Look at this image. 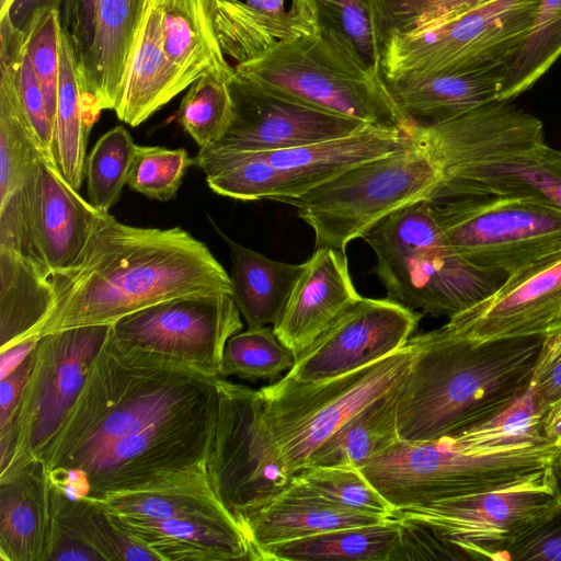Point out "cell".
Segmentation results:
<instances>
[{
	"mask_svg": "<svg viewBox=\"0 0 561 561\" xmlns=\"http://www.w3.org/2000/svg\"><path fill=\"white\" fill-rule=\"evenodd\" d=\"M233 114L222 138L210 147L263 152L314 145L355 134L368 123L291 99L237 73L228 81Z\"/></svg>",
	"mask_w": 561,
	"mask_h": 561,
	"instance_id": "17",
	"label": "cell"
},
{
	"mask_svg": "<svg viewBox=\"0 0 561 561\" xmlns=\"http://www.w3.org/2000/svg\"><path fill=\"white\" fill-rule=\"evenodd\" d=\"M449 247L471 264L504 276L561 252V208L520 196L432 202Z\"/></svg>",
	"mask_w": 561,
	"mask_h": 561,
	"instance_id": "12",
	"label": "cell"
},
{
	"mask_svg": "<svg viewBox=\"0 0 561 561\" xmlns=\"http://www.w3.org/2000/svg\"><path fill=\"white\" fill-rule=\"evenodd\" d=\"M211 11L220 47L237 65L320 27L314 0H290L289 9L279 13L256 10L241 0H211Z\"/></svg>",
	"mask_w": 561,
	"mask_h": 561,
	"instance_id": "25",
	"label": "cell"
},
{
	"mask_svg": "<svg viewBox=\"0 0 561 561\" xmlns=\"http://www.w3.org/2000/svg\"><path fill=\"white\" fill-rule=\"evenodd\" d=\"M320 22L342 32L373 70L382 73L383 39L376 0H314Z\"/></svg>",
	"mask_w": 561,
	"mask_h": 561,
	"instance_id": "41",
	"label": "cell"
},
{
	"mask_svg": "<svg viewBox=\"0 0 561 561\" xmlns=\"http://www.w3.org/2000/svg\"><path fill=\"white\" fill-rule=\"evenodd\" d=\"M542 335L479 342L442 327L411 336L415 354L397 389L400 439L436 440L504 411L527 391Z\"/></svg>",
	"mask_w": 561,
	"mask_h": 561,
	"instance_id": "3",
	"label": "cell"
},
{
	"mask_svg": "<svg viewBox=\"0 0 561 561\" xmlns=\"http://www.w3.org/2000/svg\"><path fill=\"white\" fill-rule=\"evenodd\" d=\"M250 7L270 13H279L285 11L284 0H247Z\"/></svg>",
	"mask_w": 561,
	"mask_h": 561,
	"instance_id": "55",
	"label": "cell"
},
{
	"mask_svg": "<svg viewBox=\"0 0 561 561\" xmlns=\"http://www.w3.org/2000/svg\"><path fill=\"white\" fill-rule=\"evenodd\" d=\"M415 354L411 337L392 354L354 371L313 382L286 375L260 389L265 420L293 474L365 407L396 389Z\"/></svg>",
	"mask_w": 561,
	"mask_h": 561,
	"instance_id": "10",
	"label": "cell"
},
{
	"mask_svg": "<svg viewBox=\"0 0 561 561\" xmlns=\"http://www.w3.org/2000/svg\"><path fill=\"white\" fill-rule=\"evenodd\" d=\"M422 316L389 297H360L297 356L286 376L321 381L375 363L404 346Z\"/></svg>",
	"mask_w": 561,
	"mask_h": 561,
	"instance_id": "18",
	"label": "cell"
},
{
	"mask_svg": "<svg viewBox=\"0 0 561 561\" xmlns=\"http://www.w3.org/2000/svg\"><path fill=\"white\" fill-rule=\"evenodd\" d=\"M362 239L376 255L387 297L423 314L451 318L491 295L506 276L480 268L445 240L432 201L405 205Z\"/></svg>",
	"mask_w": 561,
	"mask_h": 561,
	"instance_id": "5",
	"label": "cell"
},
{
	"mask_svg": "<svg viewBox=\"0 0 561 561\" xmlns=\"http://www.w3.org/2000/svg\"><path fill=\"white\" fill-rule=\"evenodd\" d=\"M48 471L33 459L0 473V560L47 561L51 538Z\"/></svg>",
	"mask_w": 561,
	"mask_h": 561,
	"instance_id": "23",
	"label": "cell"
},
{
	"mask_svg": "<svg viewBox=\"0 0 561 561\" xmlns=\"http://www.w3.org/2000/svg\"><path fill=\"white\" fill-rule=\"evenodd\" d=\"M218 407V378L137 364L106 342L42 461L84 471L95 501L185 482L207 474Z\"/></svg>",
	"mask_w": 561,
	"mask_h": 561,
	"instance_id": "1",
	"label": "cell"
},
{
	"mask_svg": "<svg viewBox=\"0 0 561 561\" xmlns=\"http://www.w3.org/2000/svg\"><path fill=\"white\" fill-rule=\"evenodd\" d=\"M294 476L319 495L345 508L380 517H393L397 511L359 469L308 466Z\"/></svg>",
	"mask_w": 561,
	"mask_h": 561,
	"instance_id": "40",
	"label": "cell"
},
{
	"mask_svg": "<svg viewBox=\"0 0 561 561\" xmlns=\"http://www.w3.org/2000/svg\"><path fill=\"white\" fill-rule=\"evenodd\" d=\"M242 328L232 294L192 295L121 318L107 344L137 364L219 378L226 344Z\"/></svg>",
	"mask_w": 561,
	"mask_h": 561,
	"instance_id": "11",
	"label": "cell"
},
{
	"mask_svg": "<svg viewBox=\"0 0 561 561\" xmlns=\"http://www.w3.org/2000/svg\"><path fill=\"white\" fill-rule=\"evenodd\" d=\"M113 516L160 561H256L237 523Z\"/></svg>",
	"mask_w": 561,
	"mask_h": 561,
	"instance_id": "26",
	"label": "cell"
},
{
	"mask_svg": "<svg viewBox=\"0 0 561 561\" xmlns=\"http://www.w3.org/2000/svg\"><path fill=\"white\" fill-rule=\"evenodd\" d=\"M192 164L194 158L184 148L136 145L127 185L148 198L168 202L176 196Z\"/></svg>",
	"mask_w": 561,
	"mask_h": 561,
	"instance_id": "43",
	"label": "cell"
},
{
	"mask_svg": "<svg viewBox=\"0 0 561 561\" xmlns=\"http://www.w3.org/2000/svg\"><path fill=\"white\" fill-rule=\"evenodd\" d=\"M561 322V252L507 276L443 327L479 342L542 335Z\"/></svg>",
	"mask_w": 561,
	"mask_h": 561,
	"instance_id": "19",
	"label": "cell"
},
{
	"mask_svg": "<svg viewBox=\"0 0 561 561\" xmlns=\"http://www.w3.org/2000/svg\"><path fill=\"white\" fill-rule=\"evenodd\" d=\"M188 88L179 107L178 122L199 148L216 145L233 114L228 81L205 75Z\"/></svg>",
	"mask_w": 561,
	"mask_h": 561,
	"instance_id": "39",
	"label": "cell"
},
{
	"mask_svg": "<svg viewBox=\"0 0 561 561\" xmlns=\"http://www.w3.org/2000/svg\"><path fill=\"white\" fill-rule=\"evenodd\" d=\"M54 306L39 337L113 324L149 306L192 295L232 294L209 248L181 227L144 228L100 213L75 263L51 275Z\"/></svg>",
	"mask_w": 561,
	"mask_h": 561,
	"instance_id": "2",
	"label": "cell"
},
{
	"mask_svg": "<svg viewBox=\"0 0 561 561\" xmlns=\"http://www.w3.org/2000/svg\"><path fill=\"white\" fill-rule=\"evenodd\" d=\"M401 533V520L320 533L257 550V561H390Z\"/></svg>",
	"mask_w": 561,
	"mask_h": 561,
	"instance_id": "31",
	"label": "cell"
},
{
	"mask_svg": "<svg viewBox=\"0 0 561 561\" xmlns=\"http://www.w3.org/2000/svg\"><path fill=\"white\" fill-rule=\"evenodd\" d=\"M527 392L541 416L561 397V322L542 335Z\"/></svg>",
	"mask_w": 561,
	"mask_h": 561,
	"instance_id": "47",
	"label": "cell"
},
{
	"mask_svg": "<svg viewBox=\"0 0 561 561\" xmlns=\"http://www.w3.org/2000/svg\"><path fill=\"white\" fill-rule=\"evenodd\" d=\"M438 171L414 137L401 149L357 164L308 193L284 199L313 230L316 248L344 250L411 203L432 201Z\"/></svg>",
	"mask_w": 561,
	"mask_h": 561,
	"instance_id": "8",
	"label": "cell"
},
{
	"mask_svg": "<svg viewBox=\"0 0 561 561\" xmlns=\"http://www.w3.org/2000/svg\"><path fill=\"white\" fill-rule=\"evenodd\" d=\"M552 470L556 474L560 491H561V450L559 451L558 456L554 458L552 463Z\"/></svg>",
	"mask_w": 561,
	"mask_h": 561,
	"instance_id": "56",
	"label": "cell"
},
{
	"mask_svg": "<svg viewBox=\"0 0 561 561\" xmlns=\"http://www.w3.org/2000/svg\"><path fill=\"white\" fill-rule=\"evenodd\" d=\"M410 136L368 125L350 136L263 152H230L210 146L194 158L209 188L239 201L299 197L363 162L403 148Z\"/></svg>",
	"mask_w": 561,
	"mask_h": 561,
	"instance_id": "9",
	"label": "cell"
},
{
	"mask_svg": "<svg viewBox=\"0 0 561 561\" xmlns=\"http://www.w3.org/2000/svg\"><path fill=\"white\" fill-rule=\"evenodd\" d=\"M16 84L31 136L42 154L56 164L53 150V124L47 115L43 91L26 50L16 72Z\"/></svg>",
	"mask_w": 561,
	"mask_h": 561,
	"instance_id": "46",
	"label": "cell"
},
{
	"mask_svg": "<svg viewBox=\"0 0 561 561\" xmlns=\"http://www.w3.org/2000/svg\"><path fill=\"white\" fill-rule=\"evenodd\" d=\"M164 53L183 87L205 75L229 81L236 69L226 59L213 20L211 0H157Z\"/></svg>",
	"mask_w": 561,
	"mask_h": 561,
	"instance_id": "28",
	"label": "cell"
},
{
	"mask_svg": "<svg viewBox=\"0 0 561 561\" xmlns=\"http://www.w3.org/2000/svg\"><path fill=\"white\" fill-rule=\"evenodd\" d=\"M506 66L387 81L408 118L417 125L445 122L500 101Z\"/></svg>",
	"mask_w": 561,
	"mask_h": 561,
	"instance_id": "27",
	"label": "cell"
},
{
	"mask_svg": "<svg viewBox=\"0 0 561 561\" xmlns=\"http://www.w3.org/2000/svg\"><path fill=\"white\" fill-rule=\"evenodd\" d=\"M439 182L432 202L461 197H533L561 208V149L543 123L512 101H494L455 118L415 124Z\"/></svg>",
	"mask_w": 561,
	"mask_h": 561,
	"instance_id": "4",
	"label": "cell"
},
{
	"mask_svg": "<svg viewBox=\"0 0 561 561\" xmlns=\"http://www.w3.org/2000/svg\"><path fill=\"white\" fill-rule=\"evenodd\" d=\"M33 365L34 350L11 374L0 379V433L9 430L15 422Z\"/></svg>",
	"mask_w": 561,
	"mask_h": 561,
	"instance_id": "51",
	"label": "cell"
},
{
	"mask_svg": "<svg viewBox=\"0 0 561 561\" xmlns=\"http://www.w3.org/2000/svg\"><path fill=\"white\" fill-rule=\"evenodd\" d=\"M11 2L12 0H0V16L7 12Z\"/></svg>",
	"mask_w": 561,
	"mask_h": 561,
	"instance_id": "57",
	"label": "cell"
},
{
	"mask_svg": "<svg viewBox=\"0 0 561 561\" xmlns=\"http://www.w3.org/2000/svg\"><path fill=\"white\" fill-rule=\"evenodd\" d=\"M64 2L65 0H12L3 15H8L13 26L26 34L38 13L58 10L61 14Z\"/></svg>",
	"mask_w": 561,
	"mask_h": 561,
	"instance_id": "52",
	"label": "cell"
},
{
	"mask_svg": "<svg viewBox=\"0 0 561 561\" xmlns=\"http://www.w3.org/2000/svg\"><path fill=\"white\" fill-rule=\"evenodd\" d=\"M38 339H31L0 351V379L20 366L36 346Z\"/></svg>",
	"mask_w": 561,
	"mask_h": 561,
	"instance_id": "53",
	"label": "cell"
},
{
	"mask_svg": "<svg viewBox=\"0 0 561 561\" xmlns=\"http://www.w3.org/2000/svg\"><path fill=\"white\" fill-rule=\"evenodd\" d=\"M61 18L58 10L38 13L25 34V50L41 84L47 115L53 124L58 89V39Z\"/></svg>",
	"mask_w": 561,
	"mask_h": 561,
	"instance_id": "45",
	"label": "cell"
},
{
	"mask_svg": "<svg viewBox=\"0 0 561 561\" xmlns=\"http://www.w3.org/2000/svg\"><path fill=\"white\" fill-rule=\"evenodd\" d=\"M296 362L295 354L276 336L273 327L248 329L232 335L225 347L219 378L274 380Z\"/></svg>",
	"mask_w": 561,
	"mask_h": 561,
	"instance_id": "38",
	"label": "cell"
},
{
	"mask_svg": "<svg viewBox=\"0 0 561 561\" xmlns=\"http://www.w3.org/2000/svg\"><path fill=\"white\" fill-rule=\"evenodd\" d=\"M24 195L39 265L48 277L66 271L83 251L100 211L42 153L31 167Z\"/></svg>",
	"mask_w": 561,
	"mask_h": 561,
	"instance_id": "20",
	"label": "cell"
},
{
	"mask_svg": "<svg viewBox=\"0 0 561 561\" xmlns=\"http://www.w3.org/2000/svg\"><path fill=\"white\" fill-rule=\"evenodd\" d=\"M218 388L207 473L214 493L243 530L294 474L265 420L261 391L226 378H218Z\"/></svg>",
	"mask_w": 561,
	"mask_h": 561,
	"instance_id": "13",
	"label": "cell"
},
{
	"mask_svg": "<svg viewBox=\"0 0 561 561\" xmlns=\"http://www.w3.org/2000/svg\"><path fill=\"white\" fill-rule=\"evenodd\" d=\"M111 324L84 325L41 336L34 365L14 422L16 449L11 463L41 459L55 438L110 335Z\"/></svg>",
	"mask_w": 561,
	"mask_h": 561,
	"instance_id": "16",
	"label": "cell"
},
{
	"mask_svg": "<svg viewBox=\"0 0 561 561\" xmlns=\"http://www.w3.org/2000/svg\"><path fill=\"white\" fill-rule=\"evenodd\" d=\"M400 520L401 533L390 561L465 560L457 550L430 528L413 522Z\"/></svg>",
	"mask_w": 561,
	"mask_h": 561,
	"instance_id": "49",
	"label": "cell"
},
{
	"mask_svg": "<svg viewBox=\"0 0 561 561\" xmlns=\"http://www.w3.org/2000/svg\"><path fill=\"white\" fill-rule=\"evenodd\" d=\"M148 0H96L94 41L78 64L87 110L95 123L121 102Z\"/></svg>",
	"mask_w": 561,
	"mask_h": 561,
	"instance_id": "22",
	"label": "cell"
},
{
	"mask_svg": "<svg viewBox=\"0 0 561 561\" xmlns=\"http://www.w3.org/2000/svg\"><path fill=\"white\" fill-rule=\"evenodd\" d=\"M360 297L345 251L316 248L273 330L297 358Z\"/></svg>",
	"mask_w": 561,
	"mask_h": 561,
	"instance_id": "21",
	"label": "cell"
},
{
	"mask_svg": "<svg viewBox=\"0 0 561 561\" xmlns=\"http://www.w3.org/2000/svg\"><path fill=\"white\" fill-rule=\"evenodd\" d=\"M136 144L129 131L118 125L103 134L85 160L88 201L106 214L118 202L127 184Z\"/></svg>",
	"mask_w": 561,
	"mask_h": 561,
	"instance_id": "37",
	"label": "cell"
},
{
	"mask_svg": "<svg viewBox=\"0 0 561 561\" xmlns=\"http://www.w3.org/2000/svg\"><path fill=\"white\" fill-rule=\"evenodd\" d=\"M398 387L343 424L312 454L306 467L362 469L374 457L397 443L400 439L397 425Z\"/></svg>",
	"mask_w": 561,
	"mask_h": 561,
	"instance_id": "34",
	"label": "cell"
},
{
	"mask_svg": "<svg viewBox=\"0 0 561 561\" xmlns=\"http://www.w3.org/2000/svg\"><path fill=\"white\" fill-rule=\"evenodd\" d=\"M561 507L552 467L499 489L397 510L430 528L465 560L504 561L506 549Z\"/></svg>",
	"mask_w": 561,
	"mask_h": 561,
	"instance_id": "15",
	"label": "cell"
},
{
	"mask_svg": "<svg viewBox=\"0 0 561 561\" xmlns=\"http://www.w3.org/2000/svg\"><path fill=\"white\" fill-rule=\"evenodd\" d=\"M560 449L546 437L481 448L399 439L359 470L400 510L499 489L552 467Z\"/></svg>",
	"mask_w": 561,
	"mask_h": 561,
	"instance_id": "6",
	"label": "cell"
},
{
	"mask_svg": "<svg viewBox=\"0 0 561 561\" xmlns=\"http://www.w3.org/2000/svg\"><path fill=\"white\" fill-rule=\"evenodd\" d=\"M387 518L334 504L294 476L283 492L247 520L243 531L257 561V550L265 546Z\"/></svg>",
	"mask_w": 561,
	"mask_h": 561,
	"instance_id": "24",
	"label": "cell"
},
{
	"mask_svg": "<svg viewBox=\"0 0 561 561\" xmlns=\"http://www.w3.org/2000/svg\"><path fill=\"white\" fill-rule=\"evenodd\" d=\"M216 229L229 248L232 296L248 329L273 325L280 317L305 263L272 260Z\"/></svg>",
	"mask_w": 561,
	"mask_h": 561,
	"instance_id": "30",
	"label": "cell"
},
{
	"mask_svg": "<svg viewBox=\"0 0 561 561\" xmlns=\"http://www.w3.org/2000/svg\"><path fill=\"white\" fill-rule=\"evenodd\" d=\"M561 57V0H539L535 22L508 64L500 101L529 90Z\"/></svg>",
	"mask_w": 561,
	"mask_h": 561,
	"instance_id": "36",
	"label": "cell"
},
{
	"mask_svg": "<svg viewBox=\"0 0 561 561\" xmlns=\"http://www.w3.org/2000/svg\"><path fill=\"white\" fill-rule=\"evenodd\" d=\"M184 90L164 53L159 3L148 0L123 95L114 112L119 121L136 127Z\"/></svg>",
	"mask_w": 561,
	"mask_h": 561,
	"instance_id": "29",
	"label": "cell"
},
{
	"mask_svg": "<svg viewBox=\"0 0 561 561\" xmlns=\"http://www.w3.org/2000/svg\"><path fill=\"white\" fill-rule=\"evenodd\" d=\"M53 306L49 278L23 257L0 251V351L39 339Z\"/></svg>",
	"mask_w": 561,
	"mask_h": 561,
	"instance_id": "33",
	"label": "cell"
},
{
	"mask_svg": "<svg viewBox=\"0 0 561 561\" xmlns=\"http://www.w3.org/2000/svg\"><path fill=\"white\" fill-rule=\"evenodd\" d=\"M541 417L535 408L531 396L526 391L495 416L448 436L454 437L462 445L474 448L539 438L545 437L541 431Z\"/></svg>",
	"mask_w": 561,
	"mask_h": 561,
	"instance_id": "44",
	"label": "cell"
},
{
	"mask_svg": "<svg viewBox=\"0 0 561 561\" xmlns=\"http://www.w3.org/2000/svg\"><path fill=\"white\" fill-rule=\"evenodd\" d=\"M98 502L116 516L237 523L214 493L208 473L169 486L111 494Z\"/></svg>",
	"mask_w": 561,
	"mask_h": 561,
	"instance_id": "35",
	"label": "cell"
},
{
	"mask_svg": "<svg viewBox=\"0 0 561 561\" xmlns=\"http://www.w3.org/2000/svg\"><path fill=\"white\" fill-rule=\"evenodd\" d=\"M238 75L314 107L410 136L413 123L389 85L353 43L320 22L310 35L279 43L264 56L234 67Z\"/></svg>",
	"mask_w": 561,
	"mask_h": 561,
	"instance_id": "7",
	"label": "cell"
},
{
	"mask_svg": "<svg viewBox=\"0 0 561 561\" xmlns=\"http://www.w3.org/2000/svg\"><path fill=\"white\" fill-rule=\"evenodd\" d=\"M58 54L53 150L62 176L80 191L84 178L87 142L94 122L87 110L76 53L62 25L59 31Z\"/></svg>",
	"mask_w": 561,
	"mask_h": 561,
	"instance_id": "32",
	"label": "cell"
},
{
	"mask_svg": "<svg viewBox=\"0 0 561 561\" xmlns=\"http://www.w3.org/2000/svg\"><path fill=\"white\" fill-rule=\"evenodd\" d=\"M541 431L546 439L561 448V397L545 411Z\"/></svg>",
	"mask_w": 561,
	"mask_h": 561,
	"instance_id": "54",
	"label": "cell"
},
{
	"mask_svg": "<svg viewBox=\"0 0 561 561\" xmlns=\"http://www.w3.org/2000/svg\"><path fill=\"white\" fill-rule=\"evenodd\" d=\"M539 0H491L417 36L383 41L386 81L506 66L530 32Z\"/></svg>",
	"mask_w": 561,
	"mask_h": 561,
	"instance_id": "14",
	"label": "cell"
},
{
	"mask_svg": "<svg viewBox=\"0 0 561 561\" xmlns=\"http://www.w3.org/2000/svg\"><path fill=\"white\" fill-rule=\"evenodd\" d=\"M506 560L561 561V507L512 543Z\"/></svg>",
	"mask_w": 561,
	"mask_h": 561,
	"instance_id": "48",
	"label": "cell"
},
{
	"mask_svg": "<svg viewBox=\"0 0 561 561\" xmlns=\"http://www.w3.org/2000/svg\"><path fill=\"white\" fill-rule=\"evenodd\" d=\"M382 39L417 36L491 0H376Z\"/></svg>",
	"mask_w": 561,
	"mask_h": 561,
	"instance_id": "42",
	"label": "cell"
},
{
	"mask_svg": "<svg viewBox=\"0 0 561 561\" xmlns=\"http://www.w3.org/2000/svg\"><path fill=\"white\" fill-rule=\"evenodd\" d=\"M96 0H65L60 14L78 64L82 61L94 41Z\"/></svg>",
	"mask_w": 561,
	"mask_h": 561,
	"instance_id": "50",
	"label": "cell"
}]
</instances>
